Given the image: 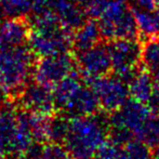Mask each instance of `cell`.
<instances>
[{"instance_id":"cell-1","label":"cell","mask_w":159,"mask_h":159,"mask_svg":"<svg viewBox=\"0 0 159 159\" xmlns=\"http://www.w3.org/2000/svg\"><path fill=\"white\" fill-rule=\"evenodd\" d=\"M109 121L102 114L69 117L62 143L71 159H94L101 145L108 140Z\"/></svg>"},{"instance_id":"cell-2","label":"cell","mask_w":159,"mask_h":159,"mask_svg":"<svg viewBox=\"0 0 159 159\" xmlns=\"http://www.w3.org/2000/svg\"><path fill=\"white\" fill-rule=\"evenodd\" d=\"M34 57L25 46L0 50V84L8 94L16 98L28 84L34 74Z\"/></svg>"},{"instance_id":"cell-3","label":"cell","mask_w":159,"mask_h":159,"mask_svg":"<svg viewBox=\"0 0 159 159\" xmlns=\"http://www.w3.org/2000/svg\"><path fill=\"white\" fill-rule=\"evenodd\" d=\"M154 113L147 104L128 98L119 109L111 113L108 119L111 140L120 145L139 141L147 120Z\"/></svg>"},{"instance_id":"cell-4","label":"cell","mask_w":159,"mask_h":159,"mask_svg":"<svg viewBox=\"0 0 159 159\" xmlns=\"http://www.w3.org/2000/svg\"><path fill=\"white\" fill-rule=\"evenodd\" d=\"M104 39H139L133 10L127 0H111L98 19Z\"/></svg>"},{"instance_id":"cell-5","label":"cell","mask_w":159,"mask_h":159,"mask_svg":"<svg viewBox=\"0 0 159 159\" xmlns=\"http://www.w3.org/2000/svg\"><path fill=\"white\" fill-rule=\"evenodd\" d=\"M114 75L128 82L138 73L141 63L142 46L139 39H115L107 44Z\"/></svg>"},{"instance_id":"cell-6","label":"cell","mask_w":159,"mask_h":159,"mask_svg":"<svg viewBox=\"0 0 159 159\" xmlns=\"http://www.w3.org/2000/svg\"><path fill=\"white\" fill-rule=\"evenodd\" d=\"M76 57L67 52L40 57L35 63V81L52 88L55 84L76 70Z\"/></svg>"},{"instance_id":"cell-7","label":"cell","mask_w":159,"mask_h":159,"mask_svg":"<svg viewBox=\"0 0 159 159\" xmlns=\"http://www.w3.org/2000/svg\"><path fill=\"white\" fill-rule=\"evenodd\" d=\"M95 93L100 107L106 113L119 109L129 98L128 84L116 75H106L88 82Z\"/></svg>"},{"instance_id":"cell-8","label":"cell","mask_w":159,"mask_h":159,"mask_svg":"<svg viewBox=\"0 0 159 159\" xmlns=\"http://www.w3.org/2000/svg\"><path fill=\"white\" fill-rule=\"evenodd\" d=\"M73 33L59 27L51 30H35L30 28L28 46L35 57H43L67 52L73 48Z\"/></svg>"},{"instance_id":"cell-9","label":"cell","mask_w":159,"mask_h":159,"mask_svg":"<svg viewBox=\"0 0 159 159\" xmlns=\"http://www.w3.org/2000/svg\"><path fill=\"white\" fill-rule=\"evenodd\" d=\"M75 57L78 71L87 82L109 75L113 71L108 47L102 42L86 51L78 52Z\"/></svg>"},{"instance_id":"cell-10","label":"cell","mask_w":159,"mask_h":159,"mask_svg":"<svg viewBox=\"0 0 159 159\" xmlns=\"http://www.w3.org/2000/svg\"><path fill=\"white\" fill-rule=\"evenodd\" d=\"M22 111L44 116H53L57 111L52 88L35 81L27 84L15 98Z\"/></svg>"},{"instance_id":"cell-11","label":"cell","mask_w":159,"mask_h":159,"mask_svg":"<svg viewBox=\"0 0 159 159\" xmlns=\"http://www.w3.org/2000/svg\"><path fill=\"white\" fill-rule=\"evenodd\" d=\"M30 34V24L25 16L7 17L0 22V50L25 46Z\"/></svg>"},{"instance_id":"cell-12","label":"cell","mask_w":159,"mask_h":159,"mask_svg":"<svg viewBox=\"0 0 159 159\" xmlns=\"http://www.w3.org/2000/svg\"><path fill=\"white\" fill-rule=\"evenodd\" d=\"M16 142L17 111L6 107L0 111V158L17 154Z\"/></svg>"},{"instance_id":"cell-13","label":"cell","mask_w":159,"mask_h":159,"mask_svg":"<svg viewBox=\"0 0 159 159\" xmlns=\"http://www.w3.org/2000/svg\"><path fill=\"white\" fill-rule=\"evenodd\" d=\"M51 10L54 11L59 16L62 27L73 34L88 17L86 10L73 0H55L51 6Z\"/></svg>"},{"instance_id":"cell-14","label":"cell","mask_w":159,"mask_h":159,"mask_svg":"<svg viewBox=\"0 0 159 159\" xmlns=\"http://www.w3.org/2000/svg\"><path fill=\"white\" fill-rule=\"evenodd\" d=\"M100 108V103L91 87L82 86L69 101L63 111L68 117H79L98 114Z\"/></svg>"},{"instance_id":"cell-15","label":"cell","mask_w":159,"mask_h":159,"mask_svg":"<svg viewBox=\"0 0 159 159\" xmlns=\"http://www.w3.org/2000/svg\"><path fill=\"white\" fill-rule=\"evenodd\" d=\"M82 81H84V78L81 77L79 71L75 70L52 87L53 98H54L57 109L62 111H64V108L67 106L69 101L73 98V96L84 86Z\"/></svg>"},{"instance_id":"cell-16","label":"cell","mask_w":159,"mask_h":159,"mask_svg":"<svg viewBox=\"0 0 159 159\" xmlns=\"http://www.w3.org/2000/svg\"><path fill=\"white\" fill-rule=\"evenodd\" d=\"M132 10L138 26L139 39L145 42L159 37V14L157 11L139 7H133Z\"/></svg>"},{"instance_id":"cell-17","label":"cell","mask_w":159,"mask_h":159,"mask_svg":"<svg viewBox=\"0 0 159 159\" xmlns=\"http://www.w3.org/2000/svg\"><path fill=\"white\" fill-rule=\"evenodd\" d=\"M101 38L103 37L98 21L90 19L74 32L73 48L77 53L82 52L100 43Z\"/></svg>"},{"instance_id":"cell-18","label":"cell","mask_w":159,"mask_h":159,"mask_svg":"<svg viewBox=\"0 0 159 159\" xmlns=\"http://www.w3.org/2000/svg\"><path fill=\"white\" fill-rule=\"evenodd\" d=\"M156 80L145 68L139 69L138 73L128 82V90L131 98L147 104L156 84Z\"/></svg>"},{"instance_id":"cell-19","label":"cell","mask_w":159,"mask_h":159,"mask_svg":"<svg viewBox=\"0 0 159 159\" xmlns=\"http://www.w3.org/2000/svg\"><path fill=\"white\" fill-rule=\"evenodd\" d=\"M28 159H71L63 145L54 142L33 144L26 152Z\"/></svg>"},{"instance_id":"cell-20","label":"cell","mask_w":159,"mask_h":159,"mask_svg":"<svg viewBox=\"0 0 159 159\" xmlns=\"http://www.w3.org/2000/svg\"><path fill=\"white\" fill-rule=\"evenodd\" d=\"M141 62L152 77L159 82V37L149 39L142 47Z\"/></svg>"},{"instance_id":"cell-21","label":"cell","mask_w":159,"mask_h":159,"mask_svg":"<svg viewBox=\"0 0 159 159\" xmlns=\"http://www.w3.org/2000/svg\"><path fill=\"white\" fill-rule=\"evenodd\" d=\"M27 113L28 124L32 131L34 141L37 143L49 142V129H50V120L52 116L39 115L35 113Z\"/></svg>"},{"instance_id":"cell-22","label":"cell","mask_w":159,"mask_h":159,"mask_svg":"<svg viewBox=\"0 0 159 159\" xmlns=\"http://www.w3.org/2000/svg\"><path fill=\"white\" fill-rule=\"evenodd\" d=\"M33 10V0H0V13L6 17H23Z\"/></svg>"},{"instance_id":"cell-23","label":"cell","mask_w":159,"mask_h":159,"mask_svg":"<svg viewBox=\"0 0 159 159\" xmlns=\"http://www.w3.org/2000/svg\"><path fill=\"white\" fill-rule=\"evenodd\" d=\"M140 142L144 143L149 148H157L159 146V114L154 113L147 120L142 134L140 136Z\"/></svg>"},{"instance_id":"cell-24","label":"cell","mask_w":159,"mask_h":159,"mask_svg":"<svg viewBox=\"0 0 159 159\" xmlns=\"http://www.w3.org/2000/svg\"><path fill=\"white\" fill-rule=\"evenodd\" d=\"M121 159H154V154L144 143L131 141L122 146Z\"/></svg>"},{"instance_id":"cell-25","label":"cell","mask_w":159,"mask_h":159,"mask_svg":"<svg viewBox=\"0 0 159 159\" xmlns=\"http://www.w3.org/2000/svg\"><path fill=\"white\" fill-rule=\"evenodd\" d=\"M69 117L66 115L51 117L50 129H49V142L62 144L68 129Z\"/></svg>"},{"instance_id":"cell-26","label":"cell","mask_w":159,"mask_h":159,"mask_svg":"<svg viewBox=\"0 0 159 159\" xmlns=\"http://www.w3.org/2000/svg\"><path fill=\"white\" fill-rule=\"evenodd\" d=\"M121 156L122 145L113 140H106L98 149L94 159H121Z\"/></svg>"},{"instance_id":"cell-27","label":"cell","mask_w":159,"mask_h":159,"mask_svg":"<svg viewBox=\"0 0 159 159\" xmlns=\"http://www.w3.org/2000/svg\"><path fill=\"white\" fill-rule=\"evenodd\" d=\"M136 7L147 10H155V0H131Z\"/></svg>"},{"instance_id":"cell-28","label":"cell","mask_w":159,"mask_h":159,"mask_svg":"<svg viewBox=\"0 0 159 159\" xmlns=\"http://www.w3.org/2000/svg\"><path fill=\"white\" fill-rule=\"evenodd\" d=\"M7 98H8V93H7V91L4 90L3 87L0 84V107L3 105V103Z\"/></svg>"},{"instance_id":"cell-29","label":"cell","mask_w":159,"mask_h":159,"mask_svg":"<svg viewBox=\"0 0 159 159\" xmlns=\"http://www.w3.org/2000/svg\"><path fill=\"white\" fill-rule=\"evenodd\" d=\"M75 3H77V4H79V6H86L87 4V2L89 1V0H73Z\"/></svg>"},{"instance_id":"cell-30","label":"cell","mask_w":159,"mask_h":159,"mask_svg":"<svg viewBox=\"0 0 159 159\" xmlns=\"http://www.w3.org/2000/svg\"><path fill=\"white\" fill-rule=\"evenodd\" d=\"M154 159H159V146L157 148H155V152H154Z\"/></svg>"}]
</instances>
